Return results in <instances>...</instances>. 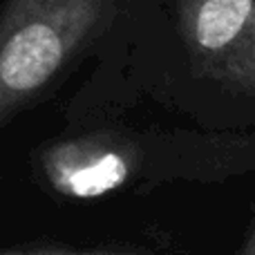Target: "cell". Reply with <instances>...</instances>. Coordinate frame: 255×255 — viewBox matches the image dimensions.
Masks as SVG:
<instances>
[{
    "instance_id": "5b68a950",
    "label": "cell",
    "mask_w": 255,
    "mask_h": 255,
    "mask_svg": "<svg viewBox=\"0 0 255 255\" xmlns=\"http://www.w3.org/2000/svg\"><path fill=\"white\" fill-rule=\"evenodd\" d=\"M238 255H255V231L251 233V238L247 240V244H244V249L240 251Z\"/></svg>"
},
{
    "instance_id": "7a4b0ae2",
    "label": "cell",
    "mask_w": 255,
    "mask_h": 255,
    "mask_svg": "<svg viewBox=\"0 0 255 255\" xmlns=\"http://www.w3.org/2000/svg\"><path fill=\"white\" fill-rule=\"evenodd\" d=\"M179 27L204 74L255 92V0H181Z\"/></svg>"
},
{
    "instance_id": "3957f363",
    "label": "cell",
    "mask_w": 255,
    "mask_h": 255,
    "mask_svg": "<svg viewBox=\"0 0 255 255\" xmlns=\"http://www.w3.org/2000/svg\"><path fill=\"white\" fill-rule=\"evenodd\" d=\"M38 170L54 193L94 199L121 188L134 170L130 143L110 134L65 136L38 152Z\"/></svg>"
},
{
    "instance_id": "6da1fadb",
    "label": "cell",
    "mask_w": 255,
    "mask_h": 255,
    "mask_svg": "<svg viewBox=\"0 0 255 255\" xmlns=\"http://www.w3.org/2000/svg\"><path fill=\"white\" fill-rule=\"evenodd\" d=\"M119 0H7L0 9V128L40 103L110 22Z\"/></svg>"
},
{
    "instance_id": "277c9868",
    "label": "cell",
    "mask_w": 255,
    "mask_h": 255,
    "mask_svg": "<svg viewBox=\"0 0 255 255\" xmlns=\"http://www.w3.org/2000/svg\"><path fill=\"white\" fill-rule=\"evenodd\" d=\"M0 255H141L134 249H63V247H36V249H9Z\"/></svg>"
}]
</instances>
